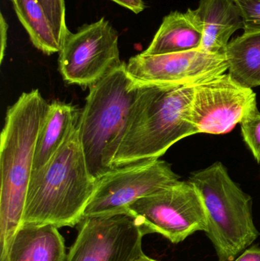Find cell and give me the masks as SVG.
Instances as JSON below:
<instances>
[{
	"instance_id": "6da1fadb",
	"label": "cell",
	"mask_w": 260,
	"mask_h": 261,
	"mask_svg": "<svg viewBox=\"0 0 260 261\" xmlns=\"http://www.w3.org/2000/svg\"><path fill=\"white\" fill-rule=\"evenodd\" d=\"M50 103L39 90L21 93L8 108L0 138V261L21 226L35 147Z\"/></svg>"
},
{
	"instance_id": "7a4b0ae2",
	"label": "cell",
	"mask_w": 260,
	"mask_h": 261,
	"mask_svg": "<svg viewBox=\"0 0 260 261\" xmlns=\"http://www.w3.org/2000/svg\"><path fill=\"white\" fill-rule=\"evenodd\" d=\"M138 84L113 168L160 158L180 140L198 134L189 119L194 86Z\"/></svg>"
},
{
	"instance_id": "3957f363",
	"label": "cell",
	"mask_w": 260,
	"mask_h": 261,
	"mask_svg": "<svg viewBox=\"0 0 260 261\" xmlns=\"http://www.w3.org/2000/svg\"><path fill=\"white\" fill-rule=\"evenodd\" d=\"M96 187L77 125L47 164L32 172L21 224L74 228L83 220Z\"/></svg>"
},
{
	"instance_id": "277c9868",
	"label": "cell",
	"mask_w": 260,
	"mask_h": 261,
	"mask_svg": "<svg viewBox=\"0 0 260 261\" xmlns=\"http://www.w3.org/2000/svg\"><path fill=\"white\" fill-rule=\"evenodd\" d=\"M138 88L125 62L89 87L78 126L89 171L96 179L113 168L111 163L116 144Z\"/></svg>"
},
{
	"instance_id": "5b68a950",
	"label": "cell",
	"mask_w": 260,
	"mask_h": 261,
	"mask_svg": "<svg viewBox=\"0 0 260 261\" xmlns=\"http://www.w3.org/2000/svg\"><path fill=\"white\" fill-rule=\"evenodd\" d=\"M189 180L201 195L208 217L206 234L219 261H234L259 237L253 201L221 162L193 172Z\"/></svg>"
},
{
	"instance_id": "8992f818",
	"label": "cell",
	"mask_w": 260,
	"mask_h": 261,
	"mask_svg": "<svg viewBox=\"0 0 260 261\" xmlns=\"http://www.w3.org/2000/svg\"><path fill=\"white\" fill-rule=\"evenodd\" d=\"M127 213L135 219L145 236L160 234L174 244L208 229L204 202L189 179H180L138 199L128 207Z\"/></svg>"
},
{
	"instance_id": "52a82bcc",
	"label": "cell",
	"mask_w": 260,
	"mask_h": 261,
	"mask_svg": "<svg viewBox=\"0 0 260 261\" xmlns=\"http://www.w3.org/2000/svg\"><path fill=\"white\" fill-rule=\"evenodd\" d=\"M179 180L170 164L160 158L114 167L96 179L84 219L126 214L136 201Z\"/></svg>"
},
{
	"instance_id": "ba28073f",
	"label": "cell",
	"mask_w": 260,
	"mask_h": 261,
	"mask_svg": "<svg viewBox=\"0 0 260 261\" xmlns=\"http://www.w3.org/2000/svg\"><path fill=\"white\" fill-rule=\"evenodd\" d=\"M122 63L119 35L105 18L69 32L58 58L64 81L82 87L94 85Z\"/></svg>"
},
{
	"instance_id": "9c48e42d",
	"label": "cell",
	"mask_w": 260,
	"mask_h": 261,
	"mask_svg": "<svg viewBox=\"0 0 260 261\" xmlns=\"http://www.w3.org/2000/svg\"><path fill=\"white\" fill-rule=\"evenodd\" d=\"M256 107L253 89L224 73L194 86L189 119L198 133L222 135L232 132Z\"/></svg>"
},
{
	"instance_id": "30bf717a",
	"label": "cell",
	"mask_w": 260,
	"mask_h": 261,
	"mask_svg": "<svg viewBox=\"0 0 260 261\" xmlns=\"http://www.w3.org/2000/svg\"><path fill=\"white\" fill-rule=\"evenodd\" d=\"M143 236L128 213L85 218L66 261H134L143 254Z\"/></svg>"
},
{
	"instance_id": "8fae6325",
	"label": "cell",
	"mask_w": 260,
	"mask_h": 261,
	"mask_svg": "<svg viewBox=\"0 0 260 261\" xmlns=\"http://www.w3.org/2000/svg\"><path fill=\"white\" fill-rule=\"evenodd\" d=\"M227 70L224 53H209L201 49L166 55L140 53L127 63L130 76L141 84L195 86Z\"/></svg>"
},
{
	"instance_id": "7c38bea8",
	"label": "cell",
	"mask_w": 260,
	"mask_h": 261,
	"mask_svg": "<svg viewBox=\"0 0 260 261\" xmlns=\"http://www.w3.org/2000/svg\"><path fill=\"white\" fill-rule=\"evenodd\" d=\"M52 225L21 224L8 251L6 261H66L65 241Z\"/></svg>"
},
{
	"instance_id": "4fadbf2b",
	"label": "cell",
	"mask_w": 260,
	"mask_h": 261,
	"mask_svg": "<svg viewBox=\"0 0 260 261\" xmlns=\"http://www.w3.org/2000/svg\"><path fill=\"white\" fill-rule=\"evenodd\" d=\"M203 32L201 50L224 53L230 36L243 29L242 18L234 0H200L192 10Z\"/></svg>"
},
{
	"instance_id": "5bb4252c",
	"label": "cell",
	"mask_w": 260,
	"mask_h": 261,
	"mask_svg": "<svg viewBox=\"0 0 260 261\" xmlns=\"http://www.w3.org/2000/svg\"><path fill=\"white\" fill-rule=\"evenodd\" d=\"M203 39V29L192 9L185 13L177 11L164 17L149 47L142 53L158 55L198 50Z\"/></svg>"
},
{
	"instance_id": "9a60e30c",
	"label": "cell",
	"mask_w": 260,
	"mask_h": 261,
	"mask_svg": "<svg viewBox=\"0 0 260 261\" xmlns=\"http://www.w3.org/2000/svg\"><path fill=\"white\" fill-rule=\"evenodd\" d=\"M81 110L62 101L50 102L35 147L32 172L42 168L53 158L78 125Z\"/></svg>"
},
{
	"instance_id": "2e32d148",
	"label": "cell",
	"mask_w": 260,
	"mask_h": 261,
	"mask_svg": "<svg viewBox=\"0 0 260 261\" xmlns=\"http://www.w3.org/2000/svg\"><path fill=\"white\" fill-rule=\"evenodd\" d=\"M229 74L244 87L260 86V33H244L229 41L225 51Z\"/></svg>"
},
{
	"instance_id": "e0dca14e",
	"label": "cell",
	"mask_w": 260,
	"mask_h": 261,
	"mask_svg": "<svg viewBox=\"0 0 260 261\" xmlns=\"http://www.w3.org/2000/svg\"><path fill=\"white\" fill-rule=\"evenodd\" d=\"M15 13L36 48L47 55L59 53L51 24L38 0H11Z\"/></svg>"
},
{
	"instance_id": "ac0fdd59",
	"label": "cell",
	"mask_w": 260,
	"mask_h": 261,
	"mask_svg": "<svg viewBox=\"0 0 260 261\" xmlns=\"http://www.w3.org/2000/svg\"><path fill=\"white\" fill-rule=\"evenodd\" d=\"M51 24L59 45L62 47L66 36L70 31L66 23V8L64 0H38Z\"/></svg>"
},
{
	"instance_id": "d6986e66",
	"label": "cell",
	"mask_w": 260,
	"mask_h": 261,
	"mask_svg": "<svg viewBox=\"0 0 260 261\" xmlns=\"http://www.w3.org/2000/svg\"><path fill=\"white\" fill-rule=\"evenodd\" d=\"M240 124L246 144L256 161L260 163V113L257 107L246 115Z\"/></svg>"
},
{
	"instance_id": "ffe728a7",
	"label": "cell",
	"mask_w": 260,
	"mask_h": 261,
	"mask_svg": "<svg viewBox=\"0 0 260 261\" xmlns=\"http://www.w3.org/2000/svg\"><path fill=\"white\" fill-rule=\"evenodd\" d=\"M241 13L244 33H260V0H234Z\"/></svg>"
},
{
	"instance_id": "44dd1931",
	"label": "cell",
	"mask_w": 260,
	"mask_h": 261,
	"mask_svg": "<svg viewBox=\"0 0 260 261\" xmlns=\"http://www.w3.org/2000/svg\"><path fill=\"white\" fill-rule=\"evenodd\" d=\"M123 7L130 9L131 12L138 14L145 9V0H112Z\"/></svg>"
},
{
	"instance_id": "7402d4cb",
	"label": "cell",
	"mask_w": 260,
	"mask_h": 261,
	"mask_svg": "<svg viewBox=\"0 0 260 261\" xmlns=\"http://www.w3.org/2000/svg\"><path fill=\"white\" fill-rule=\"evenodd\" d=\"M7 32L8 24L5 19L3 14H1V18H0V39H1V51H0V62H3V58H4L5 50L7 46Z\"/></svg>"
},
{
	"instance_id": "603a6c76",
	"label": "cell",
	"mask_w": 260,
	"mask_h": 261,
	"mask_svg": "<svg viewBox=\"0 0 260 261\" xmlns=\"http://www.w3.org/2000/svg\"><path fill=\"white\" fill-rule=\"evenodd\" d=\"M234 261H260V248L252 247L245 250Z\"/></svg>"
},
{
	"instance_id": "cb8c5ba5",
	"label": "cell",
	"mask_w": 260,
	"mask_h": 261,
	"mask_svg": "<svg viewBox=\"0 0 260 261\" xmlns=\"http://www.w3.org/2000/svg\"><path fill=\"white\" fill-rule=\"evenodd\" d=\"M134 261H159L155 260V259L151 258V257H148V256H147L146 254H143L141 256H140V257H137L136 260H134Z\"/></svg>"
}]
</instances>
